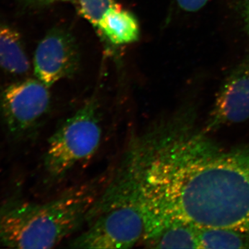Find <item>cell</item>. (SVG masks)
Instances as JSON below:
<instances>
[{
    "label": "cell",
    "instance_id": "1",
    "mask_svg": "<svg viewBox=\"0 0 249 249\" xmlns=\"http://www.w3.org/2000/svg\"><path fill=\"white\" fill-rule=\"evenodd\" d=\"M183 122L150 133L127 165L146 229L181 221L249 232V145L222 148Z\"/></svg>",
    "mask_w": 249,
    "mask_h": 249
},
{
    "label": "cell",
    "instance_id": "2",
    "mask_svg": "<svg viewBox=\"0 0 249 249\" xmlns=\"http://www.w3.org/2000/svg\"><path fill=\"white\" fill-rule=\"evenodd\" d=\"M98 199L94 186L85 184L47 202H7L0 209V245L11 249L53 248L89 219Z\"/></svg>",
    "mask_w": 249,
    "mask_h": 249
},
{
    "label": "cell",
    "instance_id": "3",
    "mask_svg": "<svg viewBox=\"0 0 249 249\" xmlns=\"http://www.w3.org/2000/svg\"><path fill=\"white\" fill-rule=\"evenodd\" d=\"M98 201L101 206L96 202L89 217L92 221L70 242V247L129 249L142 243L145 233L144 210L125 172Z\"/></svg>",
    "mask_w": 249,
    "mask_h": 249
},
{
    "label": "cell",
    "instance_id": "4",
    "mask_svg": "<svg viewBox=\"0 0 249 249\" xmlns=\"http://www.w3.org/2000/svg\"><path fill=\"white\" fill-rule=\"evenodd\" d=\"M102 134L98 104L91 100L51 136L44 160L46 171L52 178H60L89 160L99 148Z\"/></svg>",
    "mask_w": 249,
    "mask_h": 249
},
{
    "label": "cell",
    "instance_id": "5",
    "mask_svg": "<svg viewBox=\"0 0 249 249\" xmlns=\"http://www.w3.org/2000/svg\"><path fill=\"white\" fill-rule=\"evenodd\" d=\"M49 87L29 79L9 85L0 96V116L6 132L19 139L38 124L48 110Z\"/></svg>",
    "mask_w": 249,
    "mask_h": 249
},
{
    "label": "cell",
    "instance_id": "6",
    "mask_svg": "<svg viewBox=\"0 0 249 249\" xmlns=\"http://www.w3.org/2000/svg\"><path fill=\"white\" fill-rule=\"evenodd\" d=\"M79 60V51L73 36L66 29L53 28L36 49L34 72L37 79L50 88L59 80L73 76Z\"/></svg>",
    "mask_w": 249,
    "mask_h": 249
},
{
    "label": "cell",
    "instance_id": "7",
    "mask_svg": "<svg viewBox=\"0 0 249 249\" xmlns=\"http://www.w3.org/2000/svg\"><path fill=\"white\" fill-rule=\"evenodd\" d=\"M249 120V53L223 82L207 121L205 132Z\"/></svg>",
    "mask_w": 249,
    "mask_h": 249
},
{
    "label": "cell",
    "instance_id": "8",
    "mask_svg": "<svg viewBox=\"0 0 249 249\" xmlns=\"http://www.w3.org/2000/svg\"><path fill=\"white\" fill-rule=\"evenodd\" d=\"M142 243L157 249H199L198 228L181 221L168 223L144 238Z\"/></svg>",
    "mask_w": 249,
    "mask_h": 249
},
{
    "label": "cell",
    "instance_id": "9",
    "mask_svg": "<svg viewBox=\"0 0 249 249\" xmlns=\"http://www.w3.org/2000/svg\"><path fill=\"white\" fill-rule=\"evenodd\" d=\"M97 29L114 45L132 43L139 39V26L137 18L117 4L104 14Z\"/></svg>",
    "mask_w": 249,
    "mask_h": 249
},
{
    "label": "cell",
    "instance_id": "10",
    "mask_svg": "<svg viewBox=\"0 0 249 249\" xmlns=\"http://www.w3.org/2000/svg\"><path fill=\"white\" fill-rule=\"evenodd\" d=\"M0 67L9 73L25 74L30 69L29 59L19 33L0 21Z\"/></svg>",
    "mask_w": 249,
    "mask_h": 249
},
{
    "label": "cell",
    "instance_id": "11",
    "mask_svg": "<svg viewBox=\"0 0 249 249\" xmlns=\"http://www.w3.org/2000/svg\"><path fill=\"white\" fill-rule=\"evenodd\" d=\"M199 249H249V232L227 228H198Z\"/></svg>",
    "mask_w": 249,
    "mask_h": 249
},
{
    "label": "cell",
    "instance_id": "12",
    "mask_svg": "<svg viewBox=\"0 0 249 249\" xmlns=\"http://www.w3.org/2000/svg\"><path fill=\"white\" fill-rule=\"evenodd\" d=\"M80 14L96 28L104 14L116 4L115 0H71Z\"/></svg>",
    "mask_w": 249,
    "mask_h": 249
},
{
    "label": "cell",
    "instance_id": "13",
    "mask_svg": "<svg viewBox=\"0 0 249 249\" xmlns=\"http://www.w3.org/2000/svg\"><path fill=\"white\" fill-rule=\"evenodd\" d=\"M211 0H176L178 8L187 13H194L204 8Z\"/></svg>",
    "mask_w": 249,
    "mask_h": 249
},
{
    "label": "cell",
    "instance_id": "14",
    "mask_svg": "<svg viewBox=\"0 0 249 249\" xmlns=\"http://www.w3.org/2000/svg\"><path fill=\"white\" fill-rule=\"evenodd\" d=\"M24 4L29 6H44L57 2V1H68L71 0H20Z\"/></svg>",
    "mask_w": 249,
    "mask_h": 249
},
{
    "label": "cell",
    "instance_id": "15",
    "mask_svg": "<svg viewBox=\"0 0 249 249\" xmlns=\"http://www.w3.org/2000/svg\"><path fill=\"white\" fill-rule=\"evenodd\" d=\"M243 18L246 29L249 35V0H245L244 4Z\"/></svg>",
    "mask_w": 249,
    "mask_h": 249
}]
</instances>
